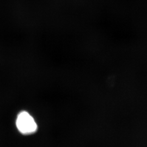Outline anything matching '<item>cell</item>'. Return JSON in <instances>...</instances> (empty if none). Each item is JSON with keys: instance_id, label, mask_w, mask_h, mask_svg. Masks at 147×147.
<instances>
[{"instance_id": "obj_1", "label": "cell", "mask_w": 147, "mask_h": 147, "mask_svg": "<svg viewBox=\"0 0 147 147\" xmlns=\"http://www.w3.org/2000/svg\"><path fill=\"white\" fill-rule=\"evenodd\" d=\"M16 124L18 131L24 135L32 134L37 130L36 121L33 117L26 111H22L18 115Z\"/></svg>"}]
</instances>
